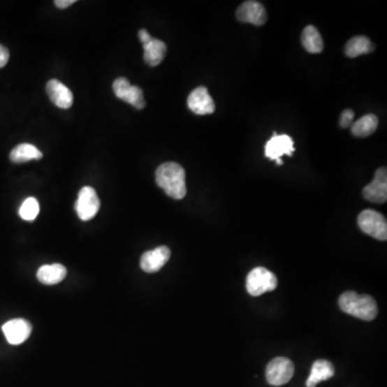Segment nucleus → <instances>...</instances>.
<instances>
[{
	"label": "nucleus",
	"instance_id": "17",
	"mask_svg": "<svg viewBox=\"0 0 387 387\" xmlns=\"http://www.w3.org/2000/svg\"><path fill=\"white\" fill-rule=\"evenodd\" d=\"M67 275V269L61 264L45 265L40 267L37 278L45 285H54L61 282Z\"/></svg>",
	"mask_w": 387,
	"mask_h": 387
},
{
	"label": "nucleus",
	"instance_id": "9",
	"mask_svg": "<svg viewBox=\"0 0 387 387\" xmlns=\"http://www.w3.org/2000/svg\"><path fill=\"white\" fill-rule=\"evenodd\" d=\"M187 105L197 115H212L215 111L214 101L205 87H197L189 94Z\"/></svg>",
	"mask_w": 387,
	"mask_h": 387
},
{
	"label": "nucleus",
	"instance_id": "27",
	"mask_svg": "<svg viewBox=\"0 0 387 387\" xmlns=\"http://www.w3.org/2000/svg\"><path fill=\"white\" fill-rule=\"evenodd\" d=\"M277 161V163H278V165H283V161L281 159H277V161Z\"/></svg>",
	"mask_w": 387,
	"mask_h": 387
},
{
	"label": "nucleus",
	"instance_id": "8",
	"mask_svg": "<svg viewBox=\"0 0 387 387\" xmlns=\"http://www.w3.org/2000/svg\"><path fill=\"white\" fill-rule=\"evenodd\" d=\"M365 199L374 203H384L387 200V170L381 167L374 173L372 182L363 191Z\"/></svg>",
	"mask_w": 387,
	"mask_h": 387
},
{
	"label": "nucleus",
	"instance_id": "11",
	"mask_svg": "<svg viewBox=\"0 0 387 387\" xmlns=\"http://www.w3.org/2000/svg\"><path fill=\"white\" fill-rule=\"evenodd\" d=\"M237 19L242 23H250L253 25H264L267 22V11L264 6L258 1H245L237 9Z\"/></svg>",
	"mask_w": 387,
	"mask_h": 387
},
{
	"label": "nucleus",
	"instance_id": "10",
	"mask_svg": "<svg viewBox=\"0 0 387 387\" xmlns=\"http://www.w3.org/2000/svg\"><path fill=\"white\" fill-rule=\"evenodd\" d=\"M294 152V140L292 137L287 135H278L277 133H273L272 137L265 147V155L271 161H277L283 155L292 156Z\"/></svg>",
	"mask_w": 387,
	"mask_h": 387
},
{
	"label": "nucleus",
	"instance_id": "19",
	"mask_svg": "<svg viewBox=\"0 0 387 387\" xmlns=\"http://www.w3.org/2000/svg\"><path fill=\"white\" fill-rule=\"evenodd\" d=\"M303 48L311 54H319L324 50L322 36L313 25L307 26L301 35Z\"/></svg>",
	"mask_w": 387,
	"mask_h": 387
},
{
	"label": "nucleus",
	"instance_id": "1",
	"mask_svg": "<svg viewBox=\"0 0 387 387\" xmlns=\"http://www.w3.org/2000/svg\"><path fill=\"white\" fill-rule=\"evenodd\" d=\"M156 183L171 198L180 199L187 196V182H185V170L179 163L169 161L163 163L157 168Z\"/></svg>",
	"mask_w": 387,
	"mask_h": 387
},
{
	"label": "nucleus",
	"instance_id": "18",
	"mask_svg": "<svg viewBox=\"0 0 387 387\" xmlns=\"http://www.w3.org/2000/svg\"><path fill=\"white\" fill-rule=\"evenodd\" d=\"M43 152L31 145V143H22L12 149L10 153V159L15 163H26L29 161H39L43 159Z\"/></svg>",
	"mask_w": 387,
	"mask_h": 387
},
{
	"label": "nucleus",
	"instance_id": "4",
	"mask_svg": "<svg viewBox=\"0 0 387 387\" xmlns=\"http://www.w3.org/2000/svg\"><path fill=\"white\" fill-rule=\"evenodd\" d=\"M359 227L365 233L377 239V240L386 241L387 239V222L384 215L378 211H363L357 219Z\"/></svg>",
	"mask_w": 387,
	"mask_h": 387
},
{
	"label": "nucleus",
	"instance_id": "24",
	"mask_svg": "<svg viewBox=\"0 0 387 387\" xmlns=\"http://www.w3.org/2000/svg\"><path fill=\"white\" fill-rule=\"evenodd\" d=\"M9 51L7 48L0 45V68L5 67L7 65L8 61H9Z\"/></svg>",
	"mask_w": 387,
	"mask_h": 387
},
{
	"label": "nucleus",
	"instance_id": "21",
	"mask_svg": "<svg viewBox=\"0 0 387 387\" xmlns=\"http://www.w3.org/2000/svg\"><path fill=\"white\" fill-rule=\"evenodd\" d=\"M379 119L376 115H367L355 122L351 126L352 133L356 137L365 138L372 135L378 129Z\"/></svg>",
	"mask_w": 387,
	"mask_h": 387
},
{
	"label": "nucleus",
	"instance_id": "26",
	"mask_svg": "<svg viewBox=\"0 0 387 387\" xmlns=\"http://www.w3.org/2000/svg\"><path fill=\"white\" fill-rule=\"evenodd\" d=\"M138 36H139V40H140L141 43L143 45H145V43H149V40L152 39V36L149 35V33H147L145 29H141V31H139V34H138Z\"/></svg>",
	"mask_w": 387,
	"mask_h": 387
},
{
	"label": "nucleus",
	"instance_id": "14",
	"mask_svg": "<svg viewBox=\"0 0 387 387\" xmlns=\"http://www.w3.org/2000/svg\"><path fill=\"white\" fill-rule=\"evenodd\" d=\"M47 93L52 103L61 109H68L73 105V92L59 80L53 79L48 82Z\"/></svg>",
	"mask_w": 387,
	"mask_h": 387
},
{
	"label": "nucleus",
	"instance_id": "13",
	"mask_svg": "<svg viewBox=\"0 0 387 387\" xmlns=\"http://www.w3.org/2000/svg\"><path fill=\"white\" fill-rule=\"evenodd\" d=\"M169 247L161 245L154 250L143 253L140 259L141 269L147 273H154L161 270L170 258Z\"/></svg>",
	"mask_w": 387,
	"mask_h": 387
},
{
	"label": "nucleus",
	"instance_id": "15",
	"mask_svg": "<svg viewBox=\"0 0 387 387\" xmlns=\"http://www.w3.org/2000/svg\"><path fill=\"white\" fill-rule=\"evenodd\" d=\"M334 374V365L326 359H319L312 365L310 376L306 382L307 387H316L319 383L329 380Z\"/></svg>",
	"mask_w": 387,
	"mask_h": 387
},
{
	"label": "nucleus",
	"instance_id": "6",
	"mask_svg": "<svg viewBox=\"0 0 387 387\" xmlns=\"http://www.w3.org/2000/svg\"><path fill=\"white\" fill-rule=\"evenodd\" d=\"M101 208L99 200L95 189L91 187H85L79 191L78 200L75 203V211L82 221H89L95 217Z\"/></svg>",
	"mask_w": 387,
	"mask_h": 387
},
{
	"label": "nucleus",
	"instance_id": "23",
	"mask_svg": "<svg viewBox=\"0 0 387 387\" xmlns=\"http://www.w3.org/2000/svg\"><path fill=\"white\" fill-rule=\"evenodd\" d=\"M354 112L352 110L348 109L343 111L342 115L340 117V126L342 129H348V127L352 126L353 119H354Z\"/></svg>",
	"mask_w": 387,
	"mask_h": 387
},
{
	"label": "nucleus",
	"instance_id": "2",
	"mask_svg": "<svg viewBox=\"0 0 387 387\" xmlns=\"http://www.w3.org/2000/svg\"><path fill=\"white\" fill-rule=\"evenodd\" d=\"M339 307L343 312L363 321H373L378 315V306L369 295H359L355 292H345L339 298Z\"/></svg>",
	"mask_w": 387,
	"mask_h": 387
},
{
	"label": "nucleus",
	"instance_id": "3",
	"mask_svg": "<svg viewBox=\"0 0 387 387\" xmlns=\"http://www.w3.org/2000/svg\"><path fill=\"white\" fill-rule=\"evenodd\" d=\"M278 286V279L275 273L264 267H256L247 275V289L251 296L258 297L267 292H272Z\"/></svg>",
	"mask_w": 387,
	"mask_h": 387
},
{
	"label": "nucleus",
	"instance_id": "16",
	"mask_svg": "<svg viewBox=\"0 0 387 387\" xmlns=\"http://www.w3.org/2000/svg\"><path fill=\"white\" fill-rule=\"evenodd\" d=\"M143 50H145V54H143L145 61L152 67L159 66L163 61L167 53L165 43L155 38H152L149 43L143 45Z\"/></svg>",
	"mask_w": 387,
	"mask_h": 387
},
{
	"label": "nucleus",
	"instance_id": "22",
	"mask_svg": "<svg viewBox=\"0 0 387 387\" xmlns=\"http://www.w3.org/2000/svg\"><path fill=\"white\" fill-rule=\"evenodd\" d=\"M40 207L39 203L37 199L34 197H29L26 199L23 203H22L21 208L19 210L20 217L24 219V221H29L31 222L39 214Z\"/></svg>",
	"mask_w": 387,
	"mask_h": 387
},
{
	"label": "nucleus",
	"instance_id": "20",
	"mask_svg": "<svg viewBox=\"0 0 387 387\" xmlns=\"http://www.w3.org/2000/svg\"><path fill=\"white\" fill-rule=\"evenodd\" d=\"M373 50H374V45L368 38L364 37V36L353 37L352 39L349 40L344 48L346 57H351V59L371 53Z\"/></svg>",
	"mask_w": 387,
	"mask_h": 387
},
{
	"label": "nucleus",
	"instance_id": "5",
	"mask_svg": "<svg viewBox=\"0 0 387 387\" xmlns=\"http://www.w3.org/2000/svg\"><path fill=\"white\" fill-rule=\"evenodd\" d=\"M295 366L286 357H275L266 368L267 382L272 386H282L292 380Z\"/></svg>",
	"mask_w": 387,
	"mask_h": 387
},
{
	"label": "nucleus",
	"instance_id": "25",
	"mask_svg": "<svg viewBox=\"0 0 387 387\" xmlns=\"http://www.w3.org/2000/svg\"><path fill=\"white\" fill-rule=\"evenodd\" d=\"M75 3V0H55L54 3L59 9H65V8L71 7V5Z\"/></svg>",
	"mask_w": 387,
	"mask_h": 387
},
{
	"label": "nucleus",
	"instance_id": "12",
	"mask_svg": "<svg viewBox=\"0 0 387 387\" xmlns=\"http://www.w3.org/2000/svg\"><path fill=\"white\" fill-rule=\"evenodd\" d=\"M33 327L23 319H15L9 321L3 326V335L8 342L12 345H19L25 342L31 336Z\"/></svg>",
	"mask_w": 387,
	"mask_h": 387
},
{
	"label": "nucleus",
	"instance_id": "7",
	"mask_svg": "<svg viewBox=\"0 0 387 387\" xmlns=\"http://www.w3.org/2000/svg\"><path fill=\"white\" fill-rule=\"evenodd\" d=\"M113 92L117 98L133 105L136 109L143 110L145 107L143 89L136 85H131L126 78H119L113 82Z\"/></svg>",
	"mask_w": 387,
	"mask_h": 387
}]
</instances>
